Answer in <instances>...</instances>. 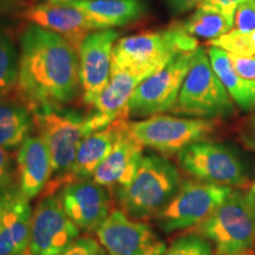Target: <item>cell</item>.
<instances>
[{
	"instance_id": "1",
	"label": "cell",
	"mask_w": 255,
	"mask_h": 255,
	"mask_svg": "<svg viewBox=\"0 0 255 255\" xmlns=\"http://www.w3.org/2000/svg\"><path fill=\"white\" fill-rule=\"evenodd\" d=\"M17 90L31 110L63 108L81 90L78 51L60 34L28 24L19 43Z\"/></svg>"
},
{
	"instance_id": "2",
	"label": "cell",
	"mask_w": 255,
	"mask_h": 255,
	"mask_svg": "<svg viewBox=\"0 0 255 255\" xmlns=\"http://www.w3.org/2000/svg\"><path fill=\"white\" fill-rule=\"evenodd\" d=\"M199 43L177 24L158 31H149L120 38L113 52L111 71H128L143 79L164 68L175 57L191 52Z\"/></svg>"
},
{
	"instance_id": "3",
	"label": "cell",
	"mask_w": 255,
	"mask_h": 255,
	"mask_svg": "<svg viewBox=\"0 0 255 255\" xmlns=\"http://www.w3.org/2000/svg\"><path fill=\"white\" fill-rule=\"evenodd\" d=\"M177 168L164 156L144 154L135 176L127 187L115 189L121 210L129 218H155L180 189Z\"/></svg>"
},
{
	"instance_id": "4",
	"label": "cell",
	"mask_w": 255,
	"mask_h": 255,
	"mask_svg": "<svg viewBox=\"0 0 255 255\" xmlns=\"http://www.w3.org/2000/svg\"><path fill=\"white\" fill-rule=\"evenodd\" d=\"M32 113L38 135L49 149L53 169V178L43 193L44 196L52 195L69 183L77 149L87 136L85 115L63 108H39Z\"/></svg>"
},
{
	"instance_id": "5",
	"label": "cell",
	"mask_w": 255,
	"mask_h": 255,
	"mask_svg": "<svg viewBox=\"0 0 255 255\" xmlns=\"http://www.w3.org/2000/svg\"><path fill=\"white\" fill-rule=\"evenodd\" d=\"M227 89L210 64L208 50L199 46L194 51L190 68L171 113L194 119H216L234 113Z\"/></svg>"
},
{
	"instance_id": "6",
	"label": "cell",
	"mask_w": 255,
	"mask_h": 255,
	"mask_svg": "<svg viewBox=\"0 0 255 255\" xmlns=\"http://www.w3.org/2000/svg\"><path fill=\"white\" fill-rule=\"evenodd\" d=\"M215 246L216 255H252L255 246V214L246 194H232L196 228Z\"/></svg>"
},
{
	"instance_id": "7",
	"label": "cell",
	"mask_w": 255,
	"mask_h": 255,
	"mask_svg": "<svg viewBox=\"0 0 255 255\" xmlns=\"http://www.w3.org/2000/svg\"><path fill=\"white\" fill-rule=\"evenodd\" d=\"M216 127L214 119L167 115H155L130 123V130L137 141L163 156L178 155L194 143L206 141L216 131Z\"/></svg>"
},
{
	"instance_id": "8",
	"label": "cell",
	"mask_w": 255,
	"mask_h": 255,
	"mask_svg": "<svg viewBox=\"0 0 255 255\" xmlns=\"http://www.w3.org/2000/svg\"><path fill=\"white\" fill-rule=\"evenodd\" d=\"M232 191L227 186L187 181L181 184L168 205L155 215L156 223L164 233L195 227L205 221Z\"/></svg>"
},
{
	"instance_id": "9",
	"label": "cell",
	"mask_w": 255,
	"mask_h": 255,
	"mask_svg": "<svg viewBox=\"0 0 255 255\" xmlns=\"http://www.w3.org/2000/svg\"><path fill=\"white\" fill-rule=\"evenodd\" d=\"M177 156L184 173L201 182L227 187H245L248 183L241 159L231 148L221 143H194Z\"/></svg>"
},
{
	"instance_id": "10",
	"label": "cell",
	"mask_w": 255,
	"mask_h": 255,
	"mask_svg": "<svg viewBox=\"0 0 255 255\" xmlns=\"http://www.w3.org/2000/svg\"><path fill=\"white\" fill-rule=\"evenodd\" d=\"M193 55L194 51L180 53L164 68L143 79L129 101V117H150L173 110Z\"/></svg>"
},
{
	"instance_id": "11",
	"label": "cell",
	"mask_w": 255,
	"mask_h": 255,
	"mask_svg": "<svg viewBox=\"0 0 255 255\" xmlns=\"http://www.w3.org/2000/svg\"><path fill=\"white\" fill-rule=\"evenodd\" d=\"M79 231L64 210L59 193L43 196L33 210L27 255H59Z\"/></svg>"
},
{
	"instance_id": "12",
	"label": "cell",
	"mask_w": 255,
	"mask_h": 255,
	"mask_svg": "<svg viewBox=\"0 0 255 255\" xmlns=\"http://www.w3.org/2000/svg\"><path fill=\"white\" fill-rule=\"evenodd\" d=\"M96 235L108 255H163L167 250L150 226L129 218L121 209L110 213Z\"/></svg>"
},
{
	"instance_id": "13",
	"label": "cell",
	"mask_w": 255,
	"mask_h": 255,
	"mask_svg": "<svg viewBox=\"0 0 255 255\" xmlns=\"http://www.w3.org/2000/svg\"><path fill=\"white\" fill-rule=\"evenodd\" d=\"M120 32L114 28L92 31L78 46L79 81L83 101L92 105L111 77L113 52Z\"/></svg>"
},
{
	"instance_id": "14",
	"label": "cell",
	"mask_w": 255,
	"mask_h": 255,
	"mask_svg": "<svg viewBox=\"0 0 255 255\" xmlns=\"http://www.w3.org/2000/svg\"><path fill=\"white\" fill-rule=\"evenodd\" d=\"M63 208L81 229L96 232L111 213L107 188L91 178L72 181L59 191Z\"/></svg>"
},
{
	"instance_id": "15",
	"label": "cell",
	"mask_w": 255,
	"mask_h": 255,
	"mask_svg": "<svg viewBox=\"0 0 255 255\" xmlns=\"http://www.w3.org/2000/svg\"><path fill=\"white\" fill-rule=\"evenodd\" d=\"M31 24L46 28L66 38L78 51L82 40L92 31L107 30L87 13L71 4H49L40 2L23 11Z\"/></svg>"
},
{
	"instance_id": "16",
	"label": "cell",
	"mask_w": 255,
	"mask_h": 255,
	"mask_svg": "<svg viewBox=\"0 0 255 255\" xmlns=\"http://www.w3.org/2000/svg\"><path fill=\"white\" fill-rule=\"evenodd\" d=\"M143 81L128 71H111L110 81L92 104V111L85 115L87 136L109 127L119 120L129 119V101Z\"/></svg>"
},
{
	"instance_id": "17",
	"label": "cell",
	"mask_w": 255,
	"mask_h": 255,
	"mask_svg": "<svg viewBox=\"0 0 255 255\" xmlns=\"http://www.w3.org/2000/svg\"><path fill=\"white\" fill-rule=\"evenodd\" d=\"M32 216L18 187L0 194V255H27Z\"/></svg>"
},
{
	"instance_id": "18",
	"label": "cell",
	"mask_w": 255,
	"mask_h": 255,
	"mask_svg": "<svg viewBox=\"0 0 255 255\" xmlns=\"http://www.w3.org/2000/svg\"><path fill=\"white\" fill-rule=\"evenodd\" d=\"M143 150L144 146L131 133L129 122L121 132L113 150L96 169L92 180L114 190L127 187L132 181L141 163L144 155Z\"/></svg>"
},
{
	"instance_id": "19",
	"label": "cell",
	"mask_w": 255,
	"mask_h": 255,
	"mask_svg": "<svg viewBox=\"0 0 255 255\" xmlns=\"http://www.w3.org/2000/svg\"><path fill=\"white\" fill-rule=\"evenodd\" d=\"M18 188L25 199L31 201L45 189L52 178L53 169L49 149L39 135L30 136L18 149Z\"/></svg>"
},
{
	"instance_id": "20",
	"label": "cell",
	"mask_w": 255,
	"mask_h": 255,
	"mask_svg": "<svg viewBox=\"0 0 255 255\" xmlns=\"http://www.w3.org/2000/svg\"><path fill=\"white\" fill-rule=\"evenodd\" d=\"M128 123V120L115 121L109 127L97 130L82 139L70 171L69 183L92 177L98 165L113 150L115 143Z\"/></svg>"
},
{
	"instance_id": "21",
	"label": "cell",
	"mask_w": 255,
	"mask_h": 255,
	"mask_svg": "<svg viewBox=\"0 0 255 255\" xmlns=\"http://www.w3.org/2000/svg\"><path fill=\"white\" fill-rule=\"evenodd\" d=\"M105 28L132 24L146 13L143 0H88L71 4Z\"/></svg>"
},
{
	"instance_id": "22",
	"label": "cell",
	"mask_w": 255,
	"mask_h": 255,
	"mask_svg": "<svg viewBox=\"0 0 255 255\" xmlns=\"http://www.w3.org/2000/svg\"><path fill=\"white\" fill-rule=\"evenodd\" d=\"M36 128L33 113L25 103L0 97V146L12 151L20 148Z\"/></svg>"
},
{
	"instance_id": "23",
	"label": "cell",
	"mask_w": 255,
	"mask_h": 255,
	"mask_svg": "<svg viewBox=\"0 0 255 255\" xmlns=\"http://www.w3.org/2000/svg\"><path fill=\"white\" fill-rule=\"evenodd\" d=\"M208 56L216 76L227 89L233 102L245 111L255 109V79L241 77L233 69L228 53L219 47L210 46Z\"/></svg>"
},
{
	"instance_id": "24",
	"label": "cell",
	"mask_w": 255,
	"mask_h": 255,
	"mask_svg": "<svg viewBox=\"0 0 255 255\" xmlns=\"http://www.w3.org/2000/svg\"><path fill=\"white\" fill-rule=\"evenodd\" d=\"M189 36L202 38L208 41L218 39L223 34L228 33L233 28V24L218 12L197 7L196 11L187 20L177 23Z\"/></svg>"
},
{
	"instance_id": "25",
	"label": "cell",
	"mask_w": 255,
	"mask_h": 255,
	"mask_svg": "<svg viewBox=\"0 0 255 255\" xmlns=\"http://www.w3.org/2000/svg\"><path fill=\"white\" fill-rule=\"evenodd\" d=\"M20 51L7 32L0 27V97L17 87Z\"/></svg>"
},
{
	"instance_id": "26",
	"label": "cell",
	"mask_w": 255,
	"mask_h": 255,
	"mask_svg": "<svg viewBox=\"0 0 255 255\" xmlns=\"http://www.w3.org/2000/svg\"><path fill=\"white\" fill-rule=\"evenodd\" d=\"M209 46L219 47L227 53L235 56H255V30L242 32L232 30L218 39L208 41Z\"/></svg>"
},
{
	"instance_id": "27",
	"label": "cell",
	"mask_w": 255,
	"mask_h": 255,
	"mask_svg": "<svg viewBox=\"0 0 255 255\" xmlns=\"http://www.w3.org/2000/svg\"><path fill=\"white\" fill-rule=\"evenodd\" d=\"M163 255H213V245L202 235L191 233L174 240Z\"/></svg>"
},
{
	"instance_id": "28",
	"label": "cell",
	"mask_w": 255,
	"mask_h": 255,
	"mask_svg": "<svg viewBox=\"0 0 255 255\" xmlns=\"http://www.w3.org/2000/svg\"><path fill=\"white\" fill-rule=\"evenodd\" d=\"M18 187L17 162L9 151L0 146V194Z\"/></svg>"
},
{
	"instance_id": "29",
	"label": "cell",
	"mask_w": 255,
	"mask_h": 255,
	"mask_svg": "<svg viewBox=\"0 0 255 255\" xmlns=\"http://www.w3.org/2000/svg\"><path fill=\"white\" fill-rule=\"evenodd\" d=\"M59 255H107V252L98 239L82 237L76 239Z\"/></svg>"
},
{
	"instance_id": "30",
	"label": "cell",
	"mask_w": 255,
	"mask_h": 255,
	"mask_svg": "<svg viewBox=\"0 0 255 255\" xmlns=\"http://www.w3.org/2000/svg\"><path fill=\"white\" fill-rule=\"evenodd\" d=\"M234 30L251 32L255 30V0H244L234 14Z\"/></svg>"
},
{
	"instance_id": "31",
	"label": "cell",
	"mask_w": 255,
	"mask_h": 255,
	"mask_svg": "<svg viewBox=\"0 0 255 255\" xmlns=\"http://www.w3.org/2000/svg\"><path fill=\"white\" fill-rule=\"evenodd\" d=\"M244 0H201L197 7L218 12L234 25V14Z\"/></svg>"
},
{
	"instance_id": "32",
	"label": "cell",
	"mask_w": 255,
	"mask_h": 255,
	"mask_svg": "<svg viewBox=\"0 0 255 255\" xmlns=\"http://www.w3.org/2000/svg\"><path fill=\"white\" fill-rule=\"evenodd\" d=\"M233 69L237 71L241 77L246 79H255V56L242 57L228 53Z\"/></svg>"
},
{
	"instance_id": "33",
	"label": "cell",
	"mask_w": 255,
	"mask_h": 255,
	"mask_svg": "<svg viewBox=\"0 0 255 255\" xmlns=\"http://www.w3.org/2000/svg\"><path fill=\"white\" fill-rule=\"evenodd\" d=\"M169 9L175 14H183L199 6L201 0H165Z\"/></svg>"
},
{
	"instance_id": "34",
	"label": "cell",
	"mask_w": 255,
	"mask_h": 255,
	"mask_svg": "<svg viewBox=\"0 0 255 255\" xmlns=\"http://www.w3.org/2000/svg\"><path fill=\"white\" fill-rule=\"evenodd\" d=\"M26 8L20 0H0V14H8Z\"/></svg>"
},
{
	"instance_id": "35",
	"label": "cell",
	"mask_w": 255,
	"mask_h": 255,
	"mask_svg": "<svg viewBox=\"0 0 255 255\" xmlns=\"http://www.w3.org/2000/svg\"><path fill=\"white\" fill-rule=\"evenodd\" d=\"M246 200L255 214V182L253 183V186H252L251 190L246 194Z\"/></svg>"
},
{
	"instance_id": "36",
	"label": "cell",
	"mask_w": 255,
	"mask_h": 255,
	"mask_svg": "<svg viewBox=\"0 0 255 255\" xmlns=\"http://www.w3.org/2000/svg\"><path fill=\"white\" fill-rule=\"evenodd\" d=\"M45 2L49 4H73V2H82V1H88V0H44Z\"/></svg>"
},
{
	"instance_id": "37",
	"label": "cell",
	"mask_w": 255,
	"mask_h": 255,
	"mask_svg": "<svg viewBox=\"0 0 255 255\" xmlns=\"http://www.w3.org/2000/svg\"><path fill=\"white\" fill-rule=\"evenodd\" d=\"M252 129H253V135L255 137V115H254L253 120H252Z\"/></svg>"
},
{
	"instance_id": "38",
	"label": "cell",
	"mask_w": 255,
	"mask_h": 255,
	"mask_svg": "<svg viewBox=\"0 0 255 255\" xmlns=\"http://www.w3.org/2000/svg\"><path fill=\"white\" fill-rule=\"evenodd\" d=\"M252 255H254V254H252Z\"/></svg>"
}]
</instances>
